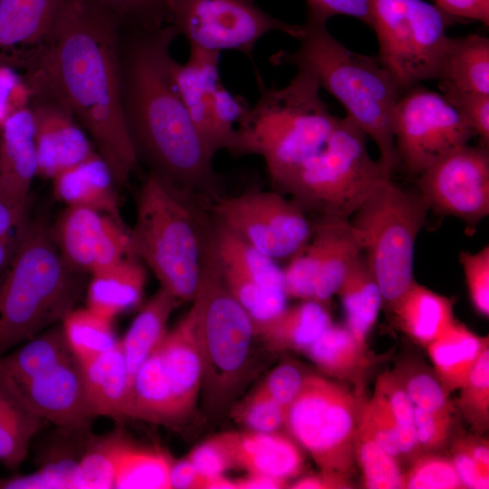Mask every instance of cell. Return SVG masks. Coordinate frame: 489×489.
<instances>
[{"mask_svg": "<svg viewBox=\"0 0 489 489\" xmlns=\"http://www.w3.org/2000/svg\"><path fill=\"white\" fill-rule=\"evenodd\" d=\"M361 253L359 234L349 219L321 216L309 242L283 269L287 298L328 305Z\"/></svg>", "mask_w": 489, "mask_h": 489, "instance_id": "obj_15", "label": "cell"}, {"mask_svg": "<svg viewBox=\"0 0 489 489\" xmlns=\"http://www.w3.org/2000/svg\"><path fill=\"white\" fill-rule=\"evenodd\" d=\"M478 467L489 475V443L480 436H465L456 438Z\"/></svg>", "mask_w": 489, "mask_h": 489, "instance_id": "obj_62", "label": "cell"}, {"mask_svg": "<svg viewBox=\"0 0 489 489\" xmlns=\"http://www.w3.org/2000/svg\"><path fill=\"white\" fill-rule=\"evenodd\" d=\"M451 452V458L465 488H489V475L478 467L457 439L454 441Z\"/></svg>", "mask_w": 489, "mask_h": 489, "instance_id": "obj_57", "label": "cell"}, {"mask_svg": "<svg viewBox=\"0 0 489 489\" xmlns=\"http://www.w3.org/2000/svg\"><path fill=\"white\" fill-rule=\"evenodd\" d=\"M129 440L120 429L90 435L79 461L77 489H114L118 463Z\"/></svg>", "mask_w": 489, "mask_h": 489, "instance_id": "obj_38", "label": "cell"}, {"mask_svg": "<svg viewBox=\"0 0 489 489\" xmlns=\"http://www.w3.org/2000/svg\"><path fill=\"white\" fill-rule=\"evenodd\" d=\"M306 376L297 366L283 363L275 367L257 388L288 408L300 393Z\"/></svg>", "mask_w": 489, "mask_h": 489, "instance_id": "obj_54", "label": "cell"}, {"mask_svg": "<svg viewBox=\"0 0 489 489\" xmlns=\"http://www.w3.org/2000/svg\"><path fill=\"white\" fill-rule=\"evenodd\" d=\"M360 402L346 386L307 375L287 409L284 428L320 470L350 477L356 464Z\"/></svg>", "mask_w": 489, "mask_h": 489, "instance_id": "obj_11", "label": "cell"}, {"mask_svg": "<svg viewBox=\"0 0 489 489\" xmlns=\"http://www.w3.org/2000/svg\"><path fill=\"white\" fill-rule=\"evenodd\" d=\"M235 482L236 489H283L289 488L290 484L286 480L259 473H247Z\"/></svg>", "mask_w": 489, "mask_h": 489, "instance_id": "obj_63", "label": "cell"}, {"mask_svg": "<svg viewBox=\"0 0 489 489\" xmlns=\"http://www.w3.org/2000/svg\"><path fill=\"white\" fill-rule=\"evenodd\" d=\"M110 15L122 30L170 25V0H88Z\"/></svg>", "mask_w": 489, "mask_h": 489, "instance_id": "obj_45", "label": "cell"}, {"mask_svg": "<svg viewBox=\"0 0 489 489\" xmlns=\"http://www.w3.org/2000/svg\"><path fill=\"white\" fill-rule=\"evenodd\" d=\"M203 489H236L235 480H231L225 475L206 477Z\"/></svg>", "mask_w": 489, "mask_h": 489, "instance_id": "obj_64", "label": "cell"}, {"mask_svg": "<svg viewBox=\"0 0 489 489\" xmlns=\"http://www.w3.org/2000/svg\"><path fill=\"white\" fill-rule=\"evenodd\" d=\"M287 409L257 388L234 408L232 417L246 430L277 432L284 427Z\"/></svg>", "mask_w": 489, "mask_h": 489, "instance_id": "obj_47", "label": "cell"}, {"mask_svg": "<svg viewBox=\"0 0 489 489\" xmlns=\"http://www.w3.org/2000/svg\"><path fill=\"white\" fill-rule=\"evenodd\" d=\"M220 53L190 46L185 63H174V78L187 112L208 152L214 157L223 149L215 129L211 102L213 93L221 82Z\"/></svg>", "mask_w": 489, "mask_h": 489, "instance_id": "obj_24", "label": "cell"}, {"mask_svg": "<svg viewBox=\"0 0 489 489\" xmlns=\"http://www.w3.org/2000/svg\"><path fill=\"white\" fill-rule=\"evenodd\" d=\"M232 469L273 475L289 482L305 466L302 447L286 432L226 431L215 435Z\"/></svg>", "mask_w": 489, "mask_h": 489, "instance_id": "obj_22", "label": "cell"}, {"mask_svg": "<svg viewBox=\"0 0 489 489\" xmlns=\"http://www.w3.org/2000/svg\"><path fill=\"white\" fill-rule=\"evenodd\" d=\"M434 5L458 21H477L489 25V0H433Z\"/></svg>", "mask_w": 489, "mask_h": 489, "instance_id": "obj_58", "label": "cell"}, {"mask_svg": "<svg viewBox=\"0 0 489 489\" xmlns=\"http://www.w3.org/2000/svg\"><path fill=\"white\" fill-rule=\"evenodd\" d=\"M459 262L463 268L469 297L475 312L489 316V246L475 253L462 251Z\"/></svg>", "mask_w": 489, "mask_h": 489, "instance_id": "obj_49", "label": "cell"}, {"mask_svg": "<svg viewBox=\"0 0 489 489\" xmlns=\"http://www.w3.org/2000/svg\"><path fill=\"white\" fill-rule=\"evenodd\" d=\"M258 84L259 97L238 123L228 151L261 157L277 190L324 146L339 118L329 111L317 80L308 71L297 69L282 88L267 87L259 78Z\"/></svg>", "mask_w": 489, "mask_h": 489, "instance_id": "obj_5", "label": "cell"}, {"mask_svg": "<svg viewBox=\"0 0 489 489\" xmlns=\"http://www.w3.org/2000/svg\"><path fill=\"white\" fill-rule=\"evenodd\" d=\"M5 385L27 408L62 431L86 432L94 418L84 394L82 364L74 355L39 369L24 381Z\"/></svg>", "mask_w": 489, "mask_h": 489, "instance_id": "obj_19", "label": "cell"}, {"mask_svg": "<svg viewBox=\"0 0 489 489\" xmlns=\"http://www.w3.org/2000/svg\"><path fill=\"white\" fill-rule=\"evenodd\" d=\"M29 107L34 127L37 176L53 179L96 152L82 127L59 102L36 96Z\"/></svg>", "mask_w": 489, "mask_h": 489, "instance_id": "obj_21", "label": "cell"}, {"mask_svg": "<svg viewBox=\"0 0 489 489\" xmlns=\"http://www.w3.org/2000/svg\"><path fill=\"white\" fill-rule=\"evenodd\" d=\"M250 108L247 101L228 91L222 82L216 88L211 102V113L215 129L223 149L231 148L238 124Z\"/></svg>", "mask_w": 489, "mask_h": 489, "instance_id": "obj_48", "label": "cell"}, {"mask_svg": "<svg viewBox=\"0 0 489 489\" xmlns=\"http://www.w3.org/2000/svg\"><path fill=\"white\" fill-rule=\"evenodd\" d=\"M336 294L341 301L345 326L360 344L367 347V338L378 320L383 299L363 253L347 272Z\"/></svg>", "mask_w": 489, "mask_h": 489, "instance_id": "obj_33", "label": "cell"}, {"mask_svg": "<svg viewBox=\"0 0 489 489\" xmlns=\"http://www.w3.org/2000/svg\"><path fill=\"white\" fill-rule=\"evenodd\" d=\"M393 136L398 166L417 177L475 133L441 93L417 84L397 101Z\"/></svg>", "mask_w": 489, "mask_h": 489, "instance_id": "obj_12", "label": "cell"}, {"mask_svg": "<svg viewBox=\"0 0 489 489\" xmlns=\"http://www.w3.org/2000/svg\"><path fill=\"white\" fill-rule=\"evenodd\" d=\"M459 389L456 408L477 435L485 433L489 427V347Z\"/></svg>", "mask_w": 489, "mask_h": 489, "instance_id": "obj_44", "label": "cell"}, {"mask_svg": "<svg viewBox=\"0 0 489 489\" xmlns=\"http://www.w3.org/2000/svg\"><path fill=\"white\" fill-rule=\"evenodd\" d=\"M45 421L0 381V463L15 468L25 459L30 444Z\"/></svg>", "mask_w": 489, "mask_h": 489, "instance_id": "obj_36", "label": "cell"}, {"mask_svg": "<svg viewBox=\"0 0 489 489\" xmlns=\"http://www.w3.org/2000/svg\"><path fill=\"white\" fill-rule=\"evenodd\" d=\"M303 353L324 374L341 381H361L370 365L367 347L345 325L331 323Z\"/></svg>", "mask_w": 489, "mask_h": 489, "instance_id": "obj_34", "label": "cell"}, {"mask_svg": "<svg viewBox=\"0 0 489 489\" xmlns=\"http://www.w3.org/2000/svg\"><path fill=\"white\" fill-rule=\"evenodd\" d=\"M172 25L121 30V102L138 158L175 185L198 195L215 192L213 156L177 87L170 53Z\"/></svg>", "mask_w": 489, "mask_h": 489, "instance_id": "obj_2", "label": "cell"}, {"mask_svg": "<svg viewBox=\"0 0 489 489\" xmlns=\"http://www.w3.org/2000/svg\"><path fill=\"white\" fill-rule=\"evenodd\" d=\"M33 96L22 72L0 64V126L14 113L28 108Z\"/></svg>", "mask_w": 489, "mask_h": 489, "instance_id": "obj_53", "label": "cell"}, {"mask_svg": "<svg viewBox=\"0 0 489 489\" xmlns=\"http://www.w3.org/2000/svg\"><path fill=\"white\" fill-rule=\"evenodd\" d=\"M300 44L272 55L276 66L293 65L311 72L376 144L379 160L392 172L398 167L393 115L401 91L377 55L351 51L328 30L327 22L307 15Z\"/></svg>", "mask_w": 489, "mask_h": 489, "instance_id": "obj_3", "label": "cell"}, {"mask_svg": "<svg viewBox=\"0 0 489 489\" xmlns=\"http://www.w3.org/2000/svg\"><path fill=\"white\" fill-rule=\"evenodd\" d=\"M332 323L327 305L302 301L275 316L254 323L255 339L273 351L304 352Z\"/></svg>", "mask_w": 489, "mask_h": 489, "instance_id": "obj_29", "label": "cell"}, {"mask_svg": "<svg viewBox=\"0 0 489 489\" xmlns=\"http://www.w3.org/2000/svg\"><path fill=\"white\" fill-rule=\"evenodd\" d=\"M86 442L54 454L32 474L0 478V489H77L79 461Z\"/></svg>", "mask_w": 489, "mask_h": 489, "instance_id": "obj_42", "label": "cell"}, {"mask_svg": "<svg viewBox=\"0 0 489 489\" xmlns=\"http://www.w3.org/2000/svg\"><path fill=\"white\" fill-rule=\"evenodd\" d=\"M389 311L398 328L424 348L455 321L453 301L415 279Z\"/></svg>", "mask_w": 489, "mask_h": 489, "instance_id": "obj_28", "label": "cell"}, {"mask_svg": "<svg viewBox=\"0 0 489 489\" xmlns=\"http://www.w3.org/2000/svg\"><path fill=\"white\" fill-rule=\"evenodd\" d=\"M377 57L401 92L436 79L448 41L446 29L458 20L424 0H369Z\"/></svg>", "mask_w": 489, "mask_h": 489, "instance_id": "obj_10", "label": "cell"}, {"mask_svg": "<svg viewBox=\"0 0 489 489\" xmlns=\"http://www.w3.org/2000/svg\"><path fill=\"white\" fill-rule=\"evenodd\" d=\"M52 180L54 196L67 206L92 208L121 221L115 189L118 184L110 168L98 152Z\"/></svg>", "mask_w": 489, "mask_h": 489, "instance_id": "obj_27", "label": "cell"}, {"mask_svg": "<svg viewBox=\"0 0 489 489\" xmlns=\"http://www.w3.org/2000/svg\"><path fill=\"white\" fill-rule=\"evenodd\" d=\"M307 15L328 22L336 15H347L371 26L369 0H305Z\"/></svg>", "mask_w": 489, "mask_h": 489, "instance_id": "obj_55", "label": "cell"}, {"mask_svg": "<svg viewBox=\"0 0 489 489\" xmlns=\"http://www.w3.org/2000/svg\"><path fill=\"white\" fill-rule=\"evenodd\" d=\"M292 489H350L354 488L350 477L340 473L320 470L319 473L302 476L289 484Z\"/></svg>", "mask_w": 489, "mask_h": 489, "instance_id": "obj_59", "label": "cell"}, {"mask_svg": "<svg viewBox=\"0 0 489 489\" xmlns=\"http://www.w3.org/2000/svg\"><path fill=\"white\" fill-rule=\"evenodd\" d=\"M178 302L160 287L142 307L124 337L120 340L130 385L139 368L165 337L169 317Z\"/></svg>", "mask_w": 489, "mask_h": 489, "instance_id": "obj_35", "label": "cell"}, {"mask_svg": "<svg viewBox=\"0 0 489 489\" xmlns=\"http://www.w3.org/2000/svg\"><path fill=\"white\" fill-rule=\"evenodd\" d=\"M173 459L165 452L129 440L116 470L114 489H170Z\"/></svg>", "mask_w": 489, "mask_h": 489, "instance_id": "obj_37", "label": "cell"}, {"mask_svg": "<svg viewBox=\"0 0 489 489\" xmlns=\"http://www.w3.org/2000/svg\"><path fill=\"white\" fill-rule=\"evenodd\" d=\"M26 221L24 209L0 196V238L18 232Z\"/></svg>", "mask_w": 489, "mask_h": 489, "instance_id": "obj_61", "label": "cell"}, {"mask_svg": "<svg viewBox=\"0 0 489 489\" xmlns=\"http://www.w3.org/2000/svg\"><path fill=\"white\" fill-rule=\"evenodd\" d=\"M399 427V449L404 459H411L420 453L414 427V406L395 372L379 376L371 398Z\"/></svg>", "mask_w": 489, "mask_h": 489, "instance_id": "obj_40", "label": "cell"}, {"mask_svg": "<svg viewBox=\"0 0 489 489\" xmlns=\"http://www.w3.org/2000/svg\"><path fill=\"white\" fill-rule=\"evenodd\" d=\"M146 283V271L134 255L91 274L87 288V308L112 320L139 304Z\"/></svg>", "mask_w": 489, "mask_h": 489, "instance_id": "obj_30", "label": "cell"}, {"mask_svg": "<svg viewBox=\"0 0 489 489\" xmlns=\"http://www.w3.org/2000/svg\"><path fill=\"white\" fill-rule=\"evenodd\" d=\"M61 324L67 343L81 364L110 350L119 342L112 320L103 318L87 307L74 308Z\"/></svg>", "mask_w": 489, "mask_h": 489, "instance_id": "obj_39", "label": "cell"}, {"mask_svg": "<svg viewBox=\"0 0 489 489\" xmlns=\"http://www.w3.org/2000/svg\"><path fill=\"white\" fill-rule=\"evenodd\" d=\"M418 192L433 212L473 229L489 215V149L462 146L417 176Z\"/></svg>", "mask_w": 489, "mask_h": 489, "instance_id": "obj_16", "label": "cell"}, {"mask_svg": "<svg viewBox=\"0 0 489 489\" xmlns=\"http://www.w3.org/2000/svg\"><path fill=\"white\" fill-rule=\"evenodd\" d=\"M120 35V24L93 4L68 0L49 46L24 73L33 98H51L73 115L118 185L139 160L122 110Z\"/></svg>", "mask_w": 489, "mask_h": 489, "instance_id": "obj_1", "label": "cell"}, {"mask_svg": "<svg viewBox=\"0 0 489 489\" xmlns=\"http://www.w3.org/2000/svg\"><path fill=\"white\" fill-rule=\"evenodd\" d=\"M488 347V336H479L455 320L426 349L435 373L451 393L463 386Z\"/></svg>", "mask_w": 489, "mask_h": 489, "instance_id": "obj_32", "label": "cell"}, {"mask_svg": "<svg viewBox=\"0 0 489 489\" xmlns=\"http://www.w3.org/2000/svg\"><path fill=\"white\" fill-rule=\"evenodd\" d=\"M187 457L204 477L225 475L231 463L215 436L193 448Z\"/></svg>", "mask_w": 489, "mask_h": 489, "instance_id": "obj_56", "label": "cell"}, {"mask_svg": "<svg viewBox=\"0 0 489 489\" xmlns=\"http://www.w3.org/2000/svg\"><path fill=\"white\" fill-rule=\"evenodd\" d=\"M50 231L64 263L80 273L92 274L133 255L122 222L92 208L67 206Z\"/></svg>", "mask_w": 489, "mask_h": 489, "instance_id": "obj_18", "label": "cell"}, {"mask_svg": "<svg viewBox=\"0 0 489 489\" xmlns=\"http://www.w3.org/2000/svg\"><path fill=\"white\" fill-rule=\"evenodd\" d=\"M364 487L369 489H401L403 471L400 462L381 447L358 426L355 444Z\"/></svg>", "mask_w": 489, "mask_h": 489, "instance_id": "obj_43", "label": "cell"}, {"mask_svg": "<svg viewBox=\"0 0 489 489\" xmlns=\"http://www.w3.org/2000/svg\"><path fill=\"white\" fill-rule=\"evenodd\" d=\"M214 243L223 280L253 323L266 321L287 305L283 269L214 218Z\"/></svg>", "mask_w": 489, "mask_h": 489, "instance_id": "obj_17", "label": "cell"}, {"mask_svg": "<svg viewBox=\"0 0 489 489\" xmlns=\"http://www.w3.org/2000/svg\"><path fill=\"white\" fill-rule=\"evenodd\" d=\"M82 274L64 263L43 222L26 221L0 280V357L62 322L82 292Z\"/></svg>", "mask_w": 489, "mask_h": 489, "instance_id": "obj_6", "label": "cell"}, {"mask_svg": "<svg viewBox=\"0 0 489 489\" xmlns=\"http://www.w3.org/2000/svg\"><path fill=\"white\" fill-rule=\"evenodd\" d=\"M440 93L458 111L475 136L480 145L489 144V95L463 91L451 88H439Z\"/></svg>", "mask_w": 489, "mask_h": 489, "instance_id": "obj_51", "label": "cell"}, {"mask_svg": "<svg viewBox=\"0 0 489 489\" xmlns=\"http://www.w3.org/2000/svg\"><path fill=\"white\" fill-rule=\"evenodd\" d=\"M368 136L348 116L324 146L277 189L291 195L304 212L349 219L392 171L370 157Z\"/></svg>", "mask_w": 489, "mask_h": 489, "instance_id": "obj_7", "label": "cell"}, {"mask_svg": "<svg viewBox=\"0 0 489 489\" xmlns=\"http://www.w3.org/2000/svg\"><path fill=\"white\" fill-rule=\"evenodd\" d=\"M436 79L439 88L489 95V39L478 34L448 37Z\"/></svg>", "mask_w": 489, "mask_h": 489, "instance_id": "obj_31", "label": "cell"}, {"mask_svg": "<svg viewBox=\"0 0 489 489\" xmlns=\"http://www.w3.org/2000/svg\"><path fill=\"white\" fill-rule=\"evenodd\" d=\"M208 210L216 222L274 261L293 257L313 232L306 212L275 189L250 188L216 197Z\"/></svg>", "mask_w": 489, "mask_h": 489, "instance_id": "obj_14", "label": "cell"}, {"mask_svg": "<svg viewBox=\"0 0 489 489\" xmlns=\"http://www.w3.org/2000/svg\"><path fill=\"white\" fill-rule=\"evenodd\" d=\"M68 0H0V64L31 71L49 46Z\"/></svg>", "mask_w": 489, "mask_h": 489, "instance_id": "obj_20", "label": "cell"}, {"mask_svg": "<svg viewBox=\"0 0 489 489\" xmlns=\"http://www.w3.org/2000/svg\"><path fill=\"white\" fill-rule=\"evenodd\" d=\"M206 477L199 474L186 456L173 460L169 470L170 489H203Z\"/></svg>", "mask_w": 489, "mask_h": 489, "instance_id": "obj_60", "label": "cell"}, {"mask_svg": "<svg viewBox=\"0 0 489 489\" xmlns=\"http://www.w3.org/2000/svg\"><path fill=\"white\" fill-rule=\"evenodd\" d=\"M155 351L181 421L195 408L203 380L192 306L179 322L167 331Z\"/></svg>", "mask_w": 489, "mask_h": 489, "instance_id": "obj_23", "label": "cell"}, {"mask_svg": "<svg viewBox=\"0 0 489 489\" xmlns=\"http://www.w3.org/2000/svg\"><path fill=\"white\" fill-rule=\"evenodd\" d=\"M453 413L428 412L414 407V427L420 450L437 453L450 438Z\"/></svg>", "mask_w": 489, "mask_h": 489, "instance_id": "obj_52", "label": "cell"}, {"mask_svg": "<svg viewBox=\"0 0 489 489\" xmlns=\"http://www.w3.org/2000/svg\"><path fill=\"white\" fill-rule=\"evenodd\" d=\"M403 472L401 489L465 488L451 457L437 453H423Z\"/></svg>", "mask_w": 489, "mask_h": 489, "instance_id": "obj_46", "label": "cell"}, {"mask_svg": "<svg viewBox=\"0 0 489 489\" xmlns=\"http://www.w3.org/2000/svg\"><path fill=\"white\" fill-rule=\"evenodd\" d=\"M359 426L401 464L399 427L391 416L372 398L360 402Z\"/></svg>", "mask_w": 489, "mask_h": 489, "instance_id": "obj_50", "label": "cell"}, {"mask_svg": "<svg viewBox=\"0 0 489 489\" xmlns=\"http://www.w3.org/2000/svg\"><path fill=\"white\" fill-rule=\"evenodd\" d=\"M197 196L150 171L139 191L129 231L132 254L179 302L196 297L213 239V217Z\"/></svg>", "mask_w": 489, "mask_h": 489, "instance_id": "obj_4", "label": "cell"}, {"mask_svg": "<svg viewBox=\"0 0 489 489\" xmlns=\"http://www.w3.org/2000/svg\"><path fill=\"white\" fill-rule=\"evenodd\" d=\"M415 408L428 412L454 413L455 405L433 369L415 360H404L393 369Z\"/></svg>", "mask_w": 489, "mask_h": 489, "instance_id": "obj_41", "label": "cell"}, {"mask_svg": "<svg viewBox=\"0 0 489 489\" xmlns=\"http://www.w3.org/2000/svg\"><path fill=\"white\" fill-rule=\"evenodd\" d=\"M192 307L203 366L201 391L207 407L220 408L244 376L255 335L250 315L223 280L214 237Z\"/></svg>", "mask_w": 489, "mask_h": 489, "instance_id": "obj_8", "label": "cell"}, {"mask_svg": "<svg viewBox=\"0 0 489 489\" xmlns=\"http://www.w3.org/2000/svg\"><path fill=\"white\" fill-rule=\"evenodd\" d=\"M427 204L420 193L406 191L391 177L379 184L349 218L388 309L414 278V253L426 224Z\"/></svg>", "mask_w": 489, "mask_h": 489, "instance_id": "obj_9", "label": "cell"}, {"mask_svg": "<svg viewBox=\"0 0 489 489\" xmlns=\"http://www.w3.org/2000/svg\"><path fill=\"white\" fill-rule=\"evenodd\" d=\"M170 25L189 46L220 53L240 52L252 58L257 42L271 32H282L295 39L302 24L274 17L254 0H170Z\"/></svg>", "mask_w": 489, "mask_h": 489, "instance_id": "obj_13", "label": "cell"}, {"mask_svg": "<svg viewBox=\"0 0 489 489\" xmlns=\"http://www.w3.org/2000/svg\"><path fill=\"white\" fill-rule=\"evenodd\" d=\"M84 394L93 417L127 418L130 379L120 344L82 364Z\"/></svg>", "mask_w": 489, "mask_h": 489, "instance_id": "obj_26", "label": "cell"}, {"mask_svg": "<svg viewBox=\"0 0 489 489\" xmlns=\"http://www.w3.org/2000/svg\"><path fill=\"white\" fill-rule=\"evenodd\" d=\"M35 176L34 127L28 107L14 113L0 126V196L25 210Z\"/></svg>", "mask_w": 489, "mask_h": 489, "instance_id": "obj_25", "label": "cell"}]
</instances>
